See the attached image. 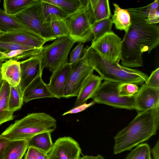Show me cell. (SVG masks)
<instances>
[{
    "label": "cell",
    "mask_w": 159,
    "mask_h": 159,
    "mask_svg": "<svg viewBox=\"0 0 159 159\" xmlns=\"http://www.w3.org/2000/svg\"><path fill=\"white\" fill-rule=\"evenodd\" d=\"M131 25L121 43L120 60L122 66L130 68L143 66L142 54L149 53L159 44V26L149 24L131 12Z\"/></svg>",
    "instance_id": "6da1fadb"
},
{
    "label": "cell",
    "mask_w": 159,
    "mask_h": 159,
    "mask_svg": "<svg viewBox=\"0 0 159 159\" xmlns=\"http://www.w3.org/2000/svg\"><path fill=\"white\" fill-rule=\"evenodd\" d=\"M137 113L129 124L114 137V154L131 150L156 134L159 125V107Z\"/></svg>",
    "instance_id": "7a4b0ae2"
},
{
    "label": "cell",
    "mask_w": 159,
    "mask_h": 159,
    "mask_svg": "<svg viewBox=\"0 0 159 159\" xmlns=\"http://www.w3.org/2000/svg\"><path fill=\"white\" fill-rule=\"evenodd\" d=\"M83 53L88 65L99 74L102 80L138 85L144 83L148 77L140 70L120 65V59L112 62L103 58L90 46L84 48Z\"/></svg>",
    "instance_id": "3957f363"
},
{
    "label": "cell",
    "mask_w": 159,
    "mask_h": 159,
    "mask_svg": "<svg viewBox=\"0 0 159 159\" xmlns=\"http://www.w3.org/2000/svg\"><path fill=\"white\" fill-rule=\"evenodd\" d=\"M56 127V120L51 116L44 112L33 113L16 120L1 135L9 140L29 139L42 133H52Z\"/></svg>",
    "instance_id": "277c9868"
},
{
    "label": "cell",
    "mask_w": 159,
    "mask_h": 159,
    "mask_svg": "<svg viewBox=\"0 0 159 159\" xmlns=\"http://www.w3.org/2000/svg\"><path fill=\"white\" fill-rule=\"evenodd\" d=\"M76 42L68 36L57 38L52 43L43 46L40 54L44 68L53 72L67 64L69 53Z\"/></svg>",
    "instance_id": "5b68a950"
},
{
    "label": "cell",
    "mask_w": 159,
    "mask_h": 159,
    "mask_svg": "<svg viewBox=\"0 0 159 159\" xmlns=\"http://www.w3.org/2000/svg\"><path fill=\"white\" fill-rule=\"evenodd\" d=\"M70 36L76 42L85 43L92 40L90 14L88 0L75 13L66 17Z\"/></svg>",
    "instance_id": "8992f818"
},
{
    "label": "cell",
    "mask_w": 159,
    "mask_h": 159,
    "mask_svg": "<svg viewBox=\"0 0 159 159\" xmlns=\"http://www.w3.org/2000/svg\"><path fill=\"white\" fill-rule=\"evenodd\" d=\"M120 83L104 80L102 82L92 98L99 104H105L116 108L130 110L134 109V96L120 97L118 86Z\"/></svg>",
    "instance_id": "52a82bcc"
},
{
    "label": "cell",
    "mask_w": 159,
    "mask_h": 159,
    "mask_svg": "<svg viewBox=\"0 0 159 159\" xmlns=\"http://www.w3.org/2000/svg\"><path fill=\"white\" fill-rule=\"evenodd\" d=\"M38 0L31 4L12 17L31 31L45 39L47 42L56 38L41 22L39 17L37 3Z\"/></svg>",
    "instance_id": "ba28073f"
},
{
    "label": "cell",
    "mask_w": 159,
    "mask_h": 159,
    "mask_svg": "<svg viewBox=\"0 0 159 159\" xmlns=\"http://www.w3.org/2000/svg\"><path fill=\"white\" fill-rule=\"evenodd\" d=\"M71 64L70 72L63 96L66 98L77 97L85 81L94 70L88 65L84 53L79 60Z\"/></svg>",
    "instance_id": "9c48e42d"
},
{
    "label": "cell",
    "mask_w": 159,
    "mask_h": 159,
    "mask_svg": "<svg viewBox=\"0 0 159 159\" xmlns=\"http://www.w3.org/2000/svg\"><path fill=\"white\" fill-rule=\"evenodd\" d=\"M121 41V39L111 31L92 43L90 47L103 58L116 62L120 59Z\"/></svg>",
    "instance_id": "30bf717a"
},
{
    "label": "cell",
    "mask_w": 159,
    "mask_h": 159,
    "mask_svg": "<svg viewBox=\"0 0 159 159\" xmlns=\"http://www.w3.org/2000/svg\"><path fill=\"white\" fill-rule=\"evenodd\" d=\"M81 149L78 143L70 137L58 139L48 154V159H78Z\"/></svg>",
    "instance_id": "8fae6325"
},
{
    "label": "cell",
    "mask_w": 159,
    "mask_h": 159,
    "mask_svg": "<svg viewBox=\"0 0 159 159\" xmlns=\"http://www.w3.org/2000/svg\"><path fill=\"white\" fill-rule=\"evenodd\" d=\"M20 71L19 85L24 92L29 85L38 77L42 75L44 68L42 55L31 57L19 61Z\"/></svg>",
    "instance_id": "7c38bea8"
},
{
    "label": "cell",
    "mask_w": 159,
    "mask_h": 159,
    "mask_svg": "<svg viewBox=\"0 0 159 159\" xmlns=\"http://www.w3.org/2000/svg\"><path fill=\"white\" fill-rule=\"evenodd\" d=\"M134 109L137 112L159 107V88L143 83L134 96Z\"/></svg>",
    "instance_id": "4fadbf2b"
},
{
    "label": "cell",
    "mask_w": 159,
    "mask_h": 159,
    "mask_svg": "<svg viewBox=\"0 0 159 159\" xmlns=\"http://www.w3.org/2000/svg\"><path fill=\"white\" fill-rule=\"evenodd\" d=\"M47 41L35 33L16 30L0 34V42L13 43L36 48H42Z\"/></svg>",
    "instance_id": "5bb4252c"
},
{
    "label": "cell",
    "mask_w": 159,
    "mask_h": 159,
    "mask_svg": "<svg viewBox=\"0 0 159 159\" xmlns=\"http://www.w3.org/2000/svg\"><path fill=\"white\" fill-rule=\"evenodd\" d=\"M71 67V64L68 63L61 68L52 72L49 83L47 85L55 98L60 99L63 97Z\"/></svg>",
    "instance_id": "9a60e30c"
},
{
    "label": "cell",
    "mask_w": 159,
    "mask_h": 159,
    "mask_svg": "<svg viewBox=\"0 0 159 159\" xmlns=\"http://www.w3.org/2000/svg\"><path fill=\"white\" fill-rule=\"evenodd\" d=\"M47 98H55L43 81L42 75L35 79L23 92V102L26 103L34 99Z\"/></svg>",
    "instance_id": "2e32d148"
},
{
    "label": "cell",
    "mask_w": 159,
    "mask_h": 159,
    "mask_svg": "<svg viewBox=\"0 0 159 159\" xmlns=\"http://www.w3.org/2000/svg\"><path fill=\"white\" fill-rule=\"evenodd\" d=\"M102 80L98 75L91 74L86 79L79 92L74 107L79 105L93 97Z\"/></svg>",
    "instance_id": "e0dca14e"
},
{
    "label": "cell",
    "mask_w": 159,
    "mask_h": 159,
    "mask_svg": "<svg viewBox=\"0 0 159 159\" xmlns=\"http://www.w3.org/2000/svg\"><path fill=\"white\" fill-rule=\"evenodd\" d=\"M91 25L111 16L108 0H88Z\"/></svg>",
    "instance_id": "ac0fdd59"
},
{
    "label": "cell",
    "mask_w": 159,
    "mask_h": 159,
    "mask_svg": "<svg viewBox=\"0 0 159 159\" xmlns=\"http://www.w3.org/2000/svg\"><path fill=\"white\" fill-rule=\"evenodd\" d=\"M2 79L10 85L16 87L19 85L20 71L19 61L9 59L3 62L1 66Z\"/></svg>",
    "instance_id": "d6986e66"
},
{
    "label": "cell",
    "mask_w": 159,
    "mask_h": 159,
    "mask_svg": "<svg viewBox=\"0 0 159 159\" xmlns=\"http://www.w3.org/2000/svg\"><path fill=\"white\" fill-rule=\"evenodd\" d=\"M129 12L133 13L144 19L149 24H157L159 22V0H155L148 5L140 7L128 8Z\"/></svg>",
    "instance_id": "ffe728a7"
},
{
    "label": "cell",
    "mask_w": 159,
    "mask_h": 159,
    "mask_svg": "<svg viewBox=\"0 0 159 159\" xmlns=\"http://www.w3.org/2000/svg\"><path fill=\"white\" fill-rule=\"evenodd\" d=\"M10 84L3 80L0 87V125L14 118V112L8 110Z\"/></svg>",
    "instance_id": "44dd1931"
},
{
    "label": "cell",
    "mask_w": 159,
    "mask_h": 159,
    "mask_svg": "<svg viewBox=\"0 0 159 159\" xmlns=\"http://www.w3.org/2000/svg\"><path fill=\"white\" fill-rule=\"evenodd\" d=\"M28 139L9 140L3 159H22L28 148Z\"/></svg>",
    "instance_id": "7402d4cb"
},
{
    "label": "cell",
    "mask_w": 159,
    "mask_h": 159,
    "mask_svg": "<svg viewBox=\"0 0 159 159\" xmlns=\"http://www.w3.org/2000/svg\"><path fill=\"white\" fill-rule=\"evenodd\" d=\"M66 17L57 15L51 16L45 25L56 39L70 36Z\"/></svg>",
    "instance_id": "603a6c76"
},
{
    "label": "cell",
    "mask_w": 159,
    "mask_h": 159,
    "mask_svg": "<svg viewBox=\"0 0 159 159\" xmlns=\"http://www.w3.org/2000/svg\"><path fill=\"white\" fill-rule=\"evenodd\" d=\"M115 9L111 16V20L116 29L124 30L125 33L131 25L130 15L126 9L121 8L117 3L113 4Z\"/></svg>",
    "instance_id": "cb8c5ba5"
},
{
    "label": "cell",
    "mask_w": 159,
    "mask_h": 159,
    "mask_svg": "<svg viewBox=\"0 0 159 159\" xmlns=\"http://www.w3.org/2000/svg\"><path fill=\"white\" fill-rule=\"evenodd\" d=\"M37 9L39 17L42 23L45 25L50 16L57 15L65 17L67 15L56 6L46 2L43 0H38Z\"/></svg>",
    "instance_id": "d4e9b609"
},
{
    "label": "cell",
    "mask_w": 159,
    "mask_h": 159,
    "mask_svg": "<svg viewBox=\"0 0 159 159\" xmlns=\"http://www.w3.org/2000/svg\"><path fill=\"white\" fill-rule=\"evenodd\" d=\"M51 132H46L36 134L28 139V147H33L48 154L53 145Z\"/></svg>",
    "instance_id": "484cf974"
},
{
    "label": "cell",
    "mask_w": 159,
    "mask_h": 159,
    "mask_svg": "<svg viewBox=\"0 0 159 159\" xmlns=\"http://www.w3.org/2000/svg\"><path fill=\"white\" fill-rule=\"evenodd\" d=\"M16 30L33 32L0 9V31L1 34Z\"/></svg>",
    "instance_id": "4316f807"
},
{
    "label": "cell",
    "mask_w": 159,
    "mask_h": 159,
    "mask_svg": "<svg viewBox=\"0 0 159 159\" xmlns=\"http://www.w3.org/2000/svg\"><path fill=\"white\" fill-rule=\"evenodd\" d=\"M60 8L67 16L78 10L84 4L86 0H43Z\"/></svg>",
    "instance_id": "83f0119b"
},
{
    "label": "cell",
    "mask_w": 159,
    "mask_h": 159,
    "mask_svg": "<svg viewBox=\"0 0 159 159\" xmlns=\"http://www.w3.org/2000/svg\"><path fill=\"white\" fill-rule=\"evenodd\" d=\"M23 92L20 85L14 87L10 85L8 110L14 112L20 109L23 104Z\"/></svg>",
    "instance_id": "f1b7e54d"
},
{
    "label": "cell",
    "mask_w": 159,
    "mask_h": 159,
    "mask_svg": "<svg viewBox=\"0 0 159 159\" xmlns=\"http://www.w3.org/2000/svg\"><path fill=\"white\" fill-rule=\"evenodd\" d=\"M36 0H4L3 11L6 14L14 15L35 2Z\"/></svg>",
    "instance_id": "f546056e"
},
{
    "label": "cell",
    "mask_w": 159,
    "mask_h": 159,
    "mask_svg": "<svg viewBox=\"0 0 159 159\" xmlns=\"http://www.w3.org/2000/svg\"><path fill=\"white\" fill-rule=\"evenodd\" d=\"M113 24L110 18L97 21L92 25L91 29L93 38L92 43L105 34L111 31Z\"/></svg>",
    "instance_id": "4dcf8cb0"
},
{
    "label": "cell",
    "mask_w": 159,
    "mask_h": 159,
    "mask_svg": "<svg viewBox=\"0 0 159 159\" xmlns=\"http://www.w3.org/2000/svg\"><path fill=\"white\" fill-rule=\"evenodd\" d=\"M43 47L30 50H14L8 53H4L5 59L6 60L11 59L17 61L20 60H24L31 57L40 54Z\"/></svg>",
    "instance_id": "1f68e13d"
},
{
    "label": "cell",
    "mask_w": 159,
    "mask_h": 159,
    "mask_svg": "<svg viewBox=\"0 0 159 159\" xmlns=\"http://www.w3.org/2000/svg\"><path fill=\"white\" fill-rule=\"evenodd\" d=\"M125 159H152L149 145L147 143L138 145L130 152Z\"/></svg>",
    "instance_id": "d6a6232c"
},
{
    "label": "cell",
    "mask_w": 159,
    "mask_h": 159,
    "mask_svg": "<svg viewBox=\"0 0 159 159\" xmlns=\"http://www.w3.org/2000/svg\"><path fill=\"white\" fill-rule=\"evenodd\" d=\"M139 89L138 85L134 84L121 83L118 85V90L120 97H131L138 92Z\"/></svg>",
    "instance_id": "836d02e7"
},
{
    "label": "cell",
    "mask_w": 159,
    "mask_h": 159,
    "mask_svg": "<svg viewBox=\"0 0 159 159\" xmlns=\"http://www.w3.org/2000/svg\"><path fill=\"white\" fill-rule=\"evenodd\" d=\"M36 48L17 43L0 42V51L5 53L14 50H27Z\"/></svg>",
    "instance_id": "e575fe53"
},
{
    "label": "cell",
    "mask_w": 159,
    "mask_h": 159,
    "mask_svg": "<svg viewBox=\"0 0 159 159\" xmlns=\"http://www.w3.org/2000/svg\"><path fill=\"white\" fill-rule=\"evenodd\" d=\"M48 154L35 148L30 147L24 159H48Z\"/></svg>",
    "instance_id": "d590c367"
},
{
    "label": "cell",
    "mask_w": 159,
    "mask_h": 159,
    "mask_svg": "<svg viewBox=\"0 0 159 159\" xmlns=\"http://www.w3.org/2000/svg\"><path fill=\"white\" fill-rule=\"evenodd\" d=\"M84 47L83 43H79L70 52L69 63L73 64L78 61L81 58L84 53Z\"/></svg>",
    "instance_id": "8d00e7d4"
},
{
    "label": "cell",
    "mask_w": 159,
    "mask_h": 159,
    "mask_svg": "<svg viewBox=\"0 0 159 159\" xmlns=\"http://www.w3.org/2000/svg\"><path fill=\"white\" fill-rule=\"evenodd\" d=\"M145 83L147 85L155 88H159V68L153 71Z\"/></svg>",
    "instance_id": "74e56055"
},
{
    "label": "cell",
    "mask_w": 159,
    "mask_h": 159,
    "mask_svg": "<svg viewBox=\"0 0 159 159\" xmlns=\"http://www.w3.org/2000/svg\"><path fill=\"white\" fill-rule=\"evenodd\" d=\"M95 102L93 101L88 103L85 102L79 105L74 107L70 110L64 113L62 116H65L68 114H75L81 112L92 106Z\"/></svg>",
    "instance_id": "f35d334b"
},
{
    "label": "cell",
    "mask_w": 159,
    "mask_h": 159,
    "mask_svg": "<svg viewBox=\"0 0 159 159\" xmlns=\"http://www.w3.org/2000/svg\"><path fill=\"white\" fill-rule=\"evenodd\" d=\"M9 140L0 135V159H3L6 147Z\"/></svg>",
    "instance_id": "ab89813d"
},
{
    "label": "cell",
    "mask_w": 159,
    "mask_h": 159,
    "mask_svg": "<svg viewBox=\"0 0 159 159\" xmlns=\"http://www.w3.org/2000/svg\"><path fill=\"white\" fill-rule=\"evenodd\" d=\"M159 140L158 139L156 144L151 150V152L153 159H159Z\"/></svg>",
    "instance_id": "60d3db41"
},
{
    "label": "cell",
    "mask_w": 159,
    "mask_h": 159,
    "mask_svg": "<svg viewBox=\"0 0 159 159\" xmlns=\"http://www.w3.org/2000/svg\"><path fill=\"white\" fill-rule=\"evenodd\" d=\"M78 159H106L102 156L98 155L97 156H84L82 157H80Z\"/></svg>",
    "instance_id": "b9f144b4"
},
{
    "label": "cell",
    "mask_w": 159,
    "mask_h": 159,
    "mask_svg": "<svg viewBox=\"0 0 159 159\" xmlns=\"http://www.w3.org/2000/svg\"><path fill=\"white\" fill-rule=\"evenodd\" d=\"M3 61H4L2 60H0V87L1 86L2 80H3L2 79V74H1V66L2 63H3Z\"/></svg>",
    "instance_id": "7bdbcfd3"
},
{
    "label": "cell",
    "mask_w": 159,
    "mask_h": 159,
    "mask_svg": "<svg viewBox=\"0 0 159 159\" xmlns=\"http://www.w3.org/2000/svg\"><path fill=\"white\" fill-rule=\"evenodd\" d=\"M2 60L4 61H6L5 58V53L0 51V60Z\"/></svg>",
    "instance_id": "ee69618b"
},
{
    "label": "cell",
    "mask_w": 159,
    "mask_h": 159,
    "mask_svg": "<svg viewBox=\"0 0 159 159\" xmlns=\"http://www.w3.org/2000/svg\"><path fill=\"white\" fill-rule=\"evenodd\" d=\"M1 34V32H0V34Z\"/></svg>",
    "instance_id": "f6af8a7d"
}]
</instances>
